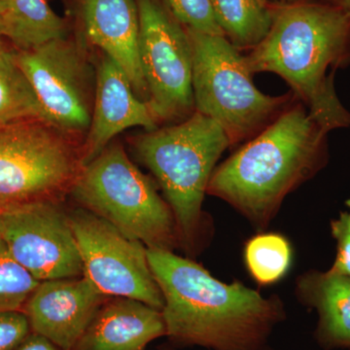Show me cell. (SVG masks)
<instances>
[{"mask_svg":"<svg viewBox=\"0 0 350 350\" xmlns=\"http://www.w3.org/2000/svg\"><path fill=\"white\" fill-rule=\"evenodd\" d=\"M85 275L39 283L25 305L33 333L62 350H72L109 299Z\"/></svg>","mask_w":350,"mask_h":350,"instance_id":"7c38bea8","label":"cell"},{"mask_svg":"<svg viewBox=\"0 0 350 350\" xmlns=\"http://www.w3.org/2000/svg\"><path fill=\"white\" fill-rule=\"evenodd\" d=\"M5 6H6V0H0V14L4 12V10H5Z\"/></svg>","mask_w":350,"mask_h":350,"instance_id":"f1b7e54d","label":"cell"},{"mask_svg":"<svg viewBox=\"0 0 350 350\" xmlns=\"http://www.w3.org/2000/svg\"><path fill=\"white\" fill-rule=\"evenodd\" d=\"M296 293L319 312V344L326 349L350 347V276L331 269L308 271L297 280Z\"/></svg>","mask_w":350,"mask_h":350,"instance_id":"2e32d148","label":"cell"},{"mask_svg":"<svg viewBox=\"0 0 350 350\" xmlns=\"http://www.w3.org/2000/svg\"><path fill=\"white\" fill-rule=\"evenodd\" d=\"M231 146L217 122L195 111L178 125L135 140L138 158L155 175L176 222L179 243L194 252L202 234V202L223 152Z\"/></svg>","mask_w":350,"mask_h":350,"instance_id":"277c9868","label":"cell"},{"mask_svg":"<svg viewBox=\"0 0 350 350\" xmlns=\"http://www.w3.org/2000/svg\"><path fill=\"white\" fill-rule=\"evenodd\" d=\"M0 231L14 259L38 282L84 275L77 241L61 202L0 209Z\"/></svg>","mask_w":350,"mask_h":350,"instance_id":"30bf717a","label":"cell"},{"mask_svg":"<svg viewBox=\"0 0 350 350\" xmlns=\"http://www.w3.org/2000/svg\"><path fill=\"white\" fill-rule=\"evenodd\" d=\"M1 17L4 36L21 51L66 36V23L51 9L47 0H6Z\"/></svg>","mask_w":350,"mask_h":350,"instance_id":"e0dca14e","label":"cell"},{"mask_svg":"<svg viewBox=\"0 0 350 350\" xmlns=\"http://www.w3.org/2000/svg\"><path fill=\"white\" fill-rule=\"evenodd\" d=\"M216 19L225 38L238 50L256 47L273 24L269 0H211Z\"/></svg>","mask_w":350,"mask_h":350,"instance_id":"ac0fdd59","label":"cell"},{"mask_svg":"<svg viewBox=\"0 0 350 350\" xmlns=\"http://www.w3.org/2000/svg\"><path fill=\"white\" fill-rule=\"evenodd\" d=\"M83 169L81 148L43 121L0 125V209L61 202Z\"/></svg>","mask_w":350,"mask_h":350,"instance_id":"52a82bcc","label":"cell"},{"mask_svg":"<svg viewBox=\"0 0 350 350\" xmlns=\"http://www.w3.org/2000/svg\"><path fill=\"white\" fill-rule=\"evenodd\" d=\"M14 350H62L39 334H29L27 338Z\"/></svg>","mask_w":350,"mask_h":350,"instance_id":"d4e9b609","label":"cell"},{"mask_svg":"<svg viewBox=\"0 0 350 350\" xmlns=\"http://www.w3.org/2000/svg\"><path fill=\"white\" fill-rule=\"evenodd\" d=\"M0 237H1V231H0Z\"/></svg>","mask_w":350,"mask_h":350,"instance_id":"1f68e13d","label":"cell"},{"mask_svg":"<svg viewBox=\"0 0 350 350\" xmlns=\"http://www.w3.org/2000/svg\"><path fill=\"white\" fill-rule=\"evenodd\" d=\"M167 336L162 310L122 297L100 306L72 350H144Z\"/></svg>","mask_w":350,"mask_h":350,"instance_id":"9a60e30c","label":"cell"},{"mask_svg":"<svg viewBox=\"0 0 350 350\" xmlns=\"http://www.w3.org/2000/svg\"><path fill=\"white\" fill-rule=\"evenodd\" d=\"M39 283L14 259L0 237V312L21 310Z\"/></svg>","mask_w":350,"mask_h":350,"instance_id":"44dd1931","label":"cell"},{"mask_svg":"<svg viewBox=\"0 0 350 350\" xmlns=\"http://www.w3.org/2000/svg\"><path fill=\"white\" fill-rule=\"evenodd\" d=\"M13 54L51 125L68 133L89 130L90 68L77 43L59 38Z\"/></svg>","mask_w":350,"mask_h":350,"instance_id":"8fae6325","label":"cell"},{"mask_svg":"<svg viewBox=\"0 0 350 350\" xmlns=\"http://www.w3.org/2000/svg\"><path fill=\"white\" fill-rule=\"evenodd\" d=\"M70 194L149 250L172 251L180 243L170 204L120 145L107 147L84 165Z\"/></svg>","mask_w":350,"mask_h":350,"instance_id":"5b68a950","label":"cell"},{"mask_svg":"<svg viewBox=\"0 0 350 350\" xmlns=\"http://www.w3.org/2000/svg\"><path fill=\"white\" fill-rule=\"evenodd\" d=\"M31 120L49 123L33 87L16 62L13 53L1 51L0 125Z\"/></svg>","mask_w":350,"mask_h":350,"instance_id":"d6986e66","label":"cell"},{"mask_svg":"<svg viewBox=\"0 0 350 350\" xmlns=\"http://www.w3.org/2000/svg\"><path fill=\"white\" fill-rule=\"evenodd\" d=\"M175 20L189 31L225 36L211 0H165Z\"/></svg>","mask_w":350,"mask_h":350,"instance_id":"7402d4cb","label":"cell"},{"mask_svg":"<svg viewBox=\"0 0 350 350\" xmlns=\"http://www.w3.org/2000/svg\"><path fill=\"white\" fill-rule=\"evenodd\" d=\"M25 312H0V350H14L31 334Z\"/></svg>","mask_w":350,"mask_h":350,"instance_id":"603a6c76","label":"cell"},{"mask_svg":"<svg viewBox=\"0 0 350 350\" xmlns=\"http://www.w3.org/2000/svg\"><path fill=\"white\" fill-rule=\"evenodd\" d=\"M84 275L108 297L133 299L162 310L163 297L144 243L87 209L68 213Z\"/></svg>","mask_w":350,"mask_h":350,"instance_id":"9c48e42d","label":"cell"},{"mask_svg":"<svg viewBox=\"0 0 350 350\" xmlns=\"http://www.w3.org/2000/svg\"><path fill=\"white\" fill-rule=\"evenodd\" d=\"M244 261L255 282L261 285L273 284L289 271L291 245L282 234H257L246 243Z\"/></svg>","mask_w":350,"mask_h":350,"instance_id":"ffe728a7","label":"cell"},{"mask_svg":"<svg viewBox=\"0 0 350 350\" xmlns=\"http://www.w3.org/2000/svg\"><path fill=\"white\" fill-rule=\"evenodd\" d=\"M328 133L301 103L290 105L256 137L215 167L207 194L265 229L283 200L328 161Z\"/></svg>","mask_w":350,"mask_h":350,"instance_id":"3957f363","label":"cell"},{"mask_svg":"<svg viewBox=\"0 0 350 350\" xmlns=\"http://www.w3.org/2000/svg\"><path fill=\"white\" fill-rule=\"evenodd\" d=\"M260 350H266V349H264V347H262V349H260Z\"/></svg>","mask_w":350,"mask_h":350,"instance_id":"4dcf8cb0","label":"cell"},{"mask_svg":"<svg viewBox=\"0 0 350 350\" xmlns=\"http://www.w3.org/2000/svg\"><path fill=\"white\" fill-rule=\"evenodd\" d=\"M157 123L148 103L133 92L121 66L105 55L96 71L94 110L81 147L83 167L100 155L110 140L126 129L142 126L152 131L157 130Z\"/></svg>","mask_w":350,"mask_h":350,"instance_id":"4fadbf2b","label":"cell"},{"mask_svg":"<svg viewBox=\"0 0 350 350\" xmlns=\"http://www.w3.org/2000/svg\"><path fill=\"white\" fill-rule=\"evenodd\" d=\"M329 1L350 14V0H329Z\"/></svg>","mask_w":350,"mask_h":350,"instance_id":"484cf974","label":"cell"},{"mask_svg":"<svg viewBox=\"0 0 350 350\" xmlns=\"http://www.w3.org/2000/svg\"><path fill=\"white\" fill-rule=\"evenodd\" d=\"M269 1L273 2V3H280V2H278V0H269Z\"/></svg>","mask_w":350,"mask_h":350,"instance_id":"f546056e","label":"cell"},{"mask_svg":"<svg viewBox=\"0 0 350 350\" xmlns=\"http://www.w3.org/2000/svg\"><path fill=\"white\" fill-rule=\"evenodd\" d=\"M163 297L167 336L213 350H260L284 319L276 296L265 298L241 282L227 284L200 264L172 251L147 248Z\"/></svg>","mask_w":350,"mask_h":350,"instance_id":"6da1fadb","label":"cell"},{"mask_svg":"<svg viewBox=\"0 0 350 350\" xmlns=\"http://www.w3.org/2000/svg\"><path fill=\"white\" fill-rule=\"evenodd\" d=\"M332 234L337 241V256L331 271L350 276V230L345 213L337 220L332 221Z\"/></svg>","mask_w":350,"mask_h":350,"instance_id":"cb8c5ba5","label":"cell"},{"mask_svg":"<svg viewBox=\"0 0 350 350\" xmlns=\"http://www.w3.org/2000/svg\"><path fill=\"white\" fill-rule=\"evenodd\" d=\"M186 31L195 111L217 122L231 146L256 137L290 107V94L267 96L255 87L245 57L225 36Z\"/></svg>","mask_w":350,"mask_h":350,"instance_id":"8992f818","label":"cell"},{"mask_svg":"<svg viewBox=\"0 0 350 350\" xmlns=\"http://www.w3.org/2000/svg\"><path fill=\"white\" fill-rule=\"evenodd\" d=\"M245 57L250 72H273L290 85L327 133L350 126L335 73L350 64V14L325 1L275 3L266 38Z\"/></svg>","mask_w":350,"mask_h":350,"instance_id":"7a4b0ae2","label":"cell"},{"mask_svg":"<svg viewBox=\"0 0 350 350\" xmlns=\"http://www.w3.org/2000/svg\"><path fill=\"white\" fill-rule=\"evenodd\" d=\"M2 38H4L3 24H2L1 14H0V52H1V51H4L3 43H2Z\"/></svg>","mask_w":350,"mask_h":350,"instance_id":"4316f807","label":"cell"},{"mask_svg":"<svg viewBox=\"0 0 350 350\" xmlns=\"http://www.w3.org/2000/svg\"><path fill=\"white\" fill-rule=\"evenodd\" d=\"M345 204L349 207V213H344L345 215V219H347V225H349V228L350 230V198L349 200L345 202Z\"/></svg>","mask_w":350,"mask_h":350,"instance_id":"83f0119b","label":"cell"},{"mask_svg":"<svg viewBox=\"0 0 350 350\" xmlns=\"http://www.w3.org/2000/svg\"><path fill=\"white\" fill-rule=\"evenodd\" d=\"M85 31L92 43L121 66L133 92L148 100L139 57V17L135 0H81Z\"/></svg>","mask_w":350,"mask_h":350,"instance_id":"5bb4252c","label":"cell"},{"mask_svg":"<svg viewBox=\"0 0 350 350\" xmlns=\"http://www.w3.org/2000/svg\"><path fill=\"white\" fill-rule=\"evenodd\" d=\"M139 57L157 121L193 114L192 46L185 27L158 0H137Z\"/></svg>","mask_w":350,"mask_h":350,"instance_id":"ba28073f","label":"cell"}]
</instances>
